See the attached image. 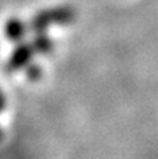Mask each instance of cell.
I'll list each match as a JSON object with an SVG mask.
<instances>
[{"mask_svg": "<svg viewBox=\"0 0 158 159\" xmlns=\"http://www.w3.org/2000/svg\"><path fill=\"white\" fill-rule=\"evenodd\" d=\"M0 135H2V133H0Z\"/></svg>", "mask_w": 158, "mask_h": 159, "instance_id": "1", "label": "cell"}]
</instances>
